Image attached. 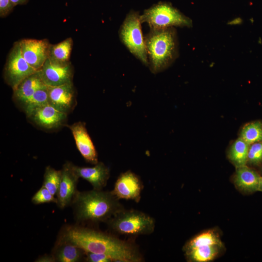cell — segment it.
<instances>
[{
	"mask_svg": "<svg viewBox=\"0 0 262 262\" xmlns=\"http://www.w3.org/2000/svg\"><path fill=\"white\" fill-rule=\"evenodd\" d=\"M240 137L249 145L262 141V123L255 121L246 124L242 128Z\"/></svg>",
	"mask_w": 262,
	"mask_h": 262,
	"instance_id": "cell-23",
	"label": "cell"
},
{
	"mask_svg": "<svg viewBox=\"0 0 262 262\" xmlns=\"http://www.w3.org/2000/svg\"><path fill=\"white\" fill-rule=\"evenodd\" d=\"M112 192L93 190L77 193L72 204L76 219L79 222L108 221L124 209Z\"/></svg>",
	"mask_w": 262,
	"mask_h": 262,
	"instance_id": "cell-2",
	"label": "cell"
},
{
	"mask_svg": "<svg viewBox=\"0 0 262 262\" xmlns=\"http://www.w3.org/2000/svg\"><path fill=\"white\" fill-rule=\"evenodd\" d=\"M45 85L37 71L24 79L13 90V98L23 107L36 90Z\"/></svg>",
	"mask_w": 262,
	"mask_h": 262,
	"instance_id": "cell-16",
	"label": "cell"
},
{
	"mask_svg": "<svg viewBox=\"0 0 262 262\" xmlns=\"http://www.w3.org/2000/svg\"><path fill=\"white\" fill-rule=\"evenodd\" d=\"M48 102L59 111L68 114L76 104L73 82L55 86H48Z\"/></svg>",
	"mask_w": 262,
	"mask_h": 262,
	"instance_id": "cell-13",
	"label": "cell"
},
{
	"mask_svg": "<svg viewBox=\"0 0 262 262\" xmlns=\"http://www.w3.org/2000/svg\"><path fill=\"white\" fill-rule=\"evenodd\" d=\"M44 83L48 86H55L72 82L73 67L71 62L59 64L49 58L38 70Z\"/></svg>",
	"mask_w": 262,
	"mask_h": 262,
	"instance_id": "cell-9",
	"label": "cell"
},
{
	"mask_svg": "<svg viewBox=\"0 0 262 262\" xmlns=\"http://www.w3.org/2000/svg\"><path fill=\"white\" fill-rule=\"evenodd\" d=\"M22 55L33 68L39 70L49 57L50 44L47 39H23L19 41Z\"/></svg>",
	"mask_w": 262,
	"mask_h": 262,
	"instance_id": "cell-8",
	"label": "cell"
},
{
	"mask_svg": "<svg viewBox=\"0 0 262 262\" xmlns=\"http://www.w3.org/2000/svg\"><path fill=\"white\" fill-rule=\"evenodd\" d=\"M53 255L57 262H77L82 260L85 252L71 244L58 241Z\"/></svg>",
	"mask_w": 262,
	"mask_h": 262,
	"instance_id": "cell-18",
	"label": "cell"
},
{
	"mask_svg": "<svg viewBox=\"0 0 262 262\" xmlns=\"http://www.w3.org/2000/svg\"><path fill=\"white\" fill-rule=\"evenodd\" d=\"M67 115L48 103L36 108L27 117L38 126L51 130L64 126Z\"/></svg>",
	"mask_w": 262,
	"mask_h": 262,
	"instance_id": "cell-12",
	"label": "cell"
},
{
	"mask_svg": "<svg viewBox=\"0 0 262 262\" xmlns=\"http://www.w3.org/2000/svg\"><path fill=\"white\" fill-rule=\"evenodd\" d=\"M143 187L138 176L129 170L119 175L112 192L118 199H131L138 202Z\"/></svg>",
	"mask_w": 262,
	"mask_h": 262,
	"instance_id": "cell-11",
	"label": "cell"
},
{
	"mask_svg": "<svg viewBox=\"0 0 262 262\" xmlns=\"http://www.w3.org/2000/svg\"><path fill=\"white\" fill-rule=\"evenodd\" d=\"M48 103V86L45 85L36 90L22 108L28 116L36 108Z\"/></svg>",
	"mask_w": 262,
	"mask_h": 262,
	"instance_id": "cell-24",
	"label": "cell"
},
{
	"mask_svg": "<svg viewBox=\"0 0 262 262\" xmlns=\"http://www.w3.org/2000/svg\"><path fill=\"white\" fill-rule=\"evenodd\" d=\"M58 241L74 245L85 252L102 254L113 262H140L143 257L132 243L105 233L78 226H68Z\"/></svg>",
	"mask_w": 262,
	"mask_h": 262,
	"instance_id": "cell-1",
	"label": "cell"
},
{
	"mask_svg": "<svg viewBox=\"0 0 262 262\" xmlns=\"http://www.w3.org/2000/svg\"><path fill=\"white\" fill-rule=\"evenodd\" d=\"M260 178L257 172L245 165L236 167L234 182L239 190L253 193L259 190Z\"/></svg>",
	"mask_w": 262,
	"mask_h": 262,
	"instance_id": "cell-17",
	"label": "cell"
},
{
	"mask_svg": "<svg viewBox=\"0 0 262 262\" xmlns=\"http://www.w3.org/2000/svg\"><path fill=\"white\" fill-rule=\"evenodd\" d=\"M32 201L35 204L49 202L57 203V198H55L54 195L42 185V187L33 196Z\"/></svg>",
	"mask_w": 262,
	"mask_h": 262,
	"instance_id": "cell-27",
	"label": "cell"
},
{
	"mask_svg": "<svg viewBox=\"0 0 262 262\" xmlns=\"http://www.w3.org/2000/svg\"><path fill=\"white\" fill-rule=\"evenodd\" d=\"M61 171V181L56 198L58 206L64 209L72 204L78 192L77 184L79 178L75 172L71 163H66Z\"/></svg>",
	"mask_w": 262,
	"mask_h": 262,
	"instance_id": "cell-10",
	"label": "cell"
},
{
	"mask_svg": "<svg viewBox=\"0 0 262 262\" xmlns=\"http://www.w3.org/2000/svg\"><path fill=\"white\" fill-rule=\"evenodd\" d=\"M86 260L89 262H110L113 260L109 256L98 253L85 252Z\"/></svg>",
	"mask_w": 262,
	"mask_h": 262,
	"instance_id": "cell-28",
	"label": "cell"
},
{
	"mask_svg": "<svg viewBox=\"0 0 262 262\" xmlns=\"http://www.w3.org/2000/svg\"><path fill=\"white\" fill-rule=\"evenodd\" d=\"M15 5H23L26 4L29 0H11Z\"/></svg>",
	"mask_w": 262,
	"mask_h": 262,
	"instance_id": "cell-31",
	"label": "cell"
},
{
	"mask_svg": "<svg viewBox=\"0 0 262 262\" xmlns=\"http://www.w3.org/2000/svg\"><path fill=\"white\" fill-rule=\"evenodd\" d=\"M141 15L130 11L124 19L119 31V36L130 51L146 66L149 65L148 56L141 30Z\"/></svg>",
	"mask_w": 262,
	"mask_h": 262,
	"instance_id": "cell-6",
	"label": "cell"
},
{
	"mask_svg": "<svg viewBox=\"0 0 262 262\" xmlns=\"http://www.w3.org/2000/svg\"><path fill=\"white\" fill-rule=\"evenodd\" d=\"M206 245H223L218 232L215 229H208L192 238L184 246V250Z\"/></svg>",
	"mask_w": 262,
	"mask_h": 262,
	"instance_id": "cell-21",
	"label": "cell"
},
{
	"mask_svg": "<svg viewBox=\"0 0 262 262\" xmlns=\"http://www.w3.org/2000/svg\"><path fill=\"white\" fill-rule=\"evenodd\" d=\"M36 71L22 55L19 41L15 42L8 55L3 69L5 82L14 90L24 79Z\"/></svg>",
	"mask_w": 262,
	"mask_h": 262,
	"instance_id": "cell-7",
	"label": "cell"
},
{
	"mask_svg": "<svg viewBox=\"0 0 262 262\" xmlns=\"http://www.w3.org/2000/svg\"><path fill=\"white\" fill-rule=\"evenodd\" d=\"M107 222L114 232L128 236L149 234L155 228V221L152 217L136 210L123 209Z\"/></svg>",
	"mask_w": 262,
	"mask_h": 262,
	"instance_id": "cell-4",
	"label": "cell"
},
{
	"mask_svg": "<svg viewBox=\"0 0 262 262\" xmlns=\"http://www.w3.org/2000/svg\"><path fill=\"white\" fill-rule=\"evenodd\" d=\"M249 146L250 145L240 137L231 145L229 158L236 167L246 165Z\"/></svg>",
	"mask_w": 262,
	"mask_h": 262,
	"instance_id": "cell-22",
	"label": "cell"
},
{
	"mask_svg": "<svg viewBox=\"0 0 262 262\" xmlns=\"http://www.w3.org/2000/svg\"><path fill=\"white\" fill-rule=\"evenodd\" d=\"M66 126L70 130L77 147L83 158L92 164H97L98 162L97 152L85 123L79 121Z\"/></svg>",
	"mask_w": 262,
	"mask_h": 262,
	"instance_id": "cell-14",
	"label": "cell"
},
{
	"mask_svg": "<svg viewBox=\"0 0 262 262\" xmlns=\"http://www.w3.org/2000/svg\"><path fill=\"white\" fill-rule=\"evenodd\" d=\"M15 6L11 0H0V17L3 18L7 16Z\"/></svg>",
	"mask_w": 262,
	"mask_h": 262,
	"instance_id": "cell-29",
	"label": "cell"
},
{
	"mask_svg": "<svg viewBox=\"0 0 262 262\" xmlns=\"http://www.w3.org/2000/svg\"><path fill=\"white\" fill-rule=\"evenodd\" d=\"M151 71L157 73L168 67L178 53V41L173 27L150 30L145 38Z\"/></svg>",
	"mask_w": 262,
	"mask_h": 262,
	"instance_id": "cell-3",
	"label": "cell"
},
{
	"mask_svg": "<svg viewBox=\"0 0 262 262\" xmlns=\"http://www.w3.org/2000/svg\"><path fill=\"white\" fill-rule=\"evenodd\" d=\"M73 169L79 177L88 181L94 189L101 190L107 184L110 177L108 167L102 162H98L93 167H80L73 164Z\"/></svg>",
	"mask_w": 262,
	"mask_h": 262,
	"instance_id": "cell-15",
	"label": "cell"
},
{
	"mask_svg": "<svg viewBox=\"0 0 262 262\" xmlns=\"http://www.w3.org/2000/svg\"><path fill=\"white\" fill-rule=\"evenodd\" d=\"M141 19L148 24L150 30L192 26L190 18L167 2H159L145 10Z\"/></svg>",
	"mask_w": 262,
	"mask_h": 262,
	"instance_id": "cell-5",
	"label": "cell"
},
{
	"mask_svg": "<svg viewBox=\"0 0 262 262\" xmlns=\"http://www.w3.org/2000/svg\"><path fill=\"white\" fill-rule=\"evenodd\" d=\"M61 170H56L50 166H47L45 169L43 186L54 196L57 193L61 181Z\"/></svg>",
	"mask_w": 262,
	"mask_h": 262,
	"instance_id": "cell-25",
	"label": "cell"
},
{
	"mask_svg": "<svg viewBox=\"0 0 262 262\" xmlns=\"http://www.w3.org/2000/svg\"><path fill=\"white\" fill-rule=\"evenodd\" d=\"M73 41L71 37H68L62 42L50 44L48 58L52 62L59 64H67L70 61Z\"/></svg>",
	"mask_w": 262,
	"mask_h": 262,
	"instance_id": "cell-20",
	"label": "cell"
},
{
	"mask_svg": "<svg viewBox=\"0 0 262 262\" xmlns=\"http://www.w3.org/2000/svg\"><path fill=\"white\" fill-rule=\"evenodd\" d=\"M262 162V141L250 145L247 163L258 164Z\"/></svg>",
	"mask_w": 262,
	"mask_h": 262,
	"instance_id": "cell-26",
	"label": "cell"
},
{
	"mask_svg": "<svg viewBox=\"0 0 262 262\" xmlns=\"http://www.w3.org/2000/svg\"><path fill=\"white\" fill-rule=\"evenodd\" d=\"M35 262H56L53 255H45L39 257Z\"/></svg>",
	"mask_w": 262,
	"mask_h": 262,
	"instance_id": "cell-30",
	"label": "cell"
},
{
	"mask_svg": "<svg viewBox=\"0 0 262 262\" xmlns=\"http://www.w3.org/2000/svg\"><path fill=\"white\" fill-rule=\"evenodd\" d=\"M259 191L262 192V177H261V178H260L259 190Z\"/></svg>",
	"mask_w": 262,
	"mask_h": 262,
	"instance_id": "cell-32",
	"label": "cell"
},
{
	"mask_svg": "<svg viewBox=\"0 0 262 262\" xmlns=\"http://www.w3.org/2000/svg\"><path fill=\"white\" fill-rule=\"evenodd\" d=\"M223 245H206L184 250L190 262H207L214 260L221 252Z\"/></svg>",
	"mask_w": 262,
	"mask_h": 262,
	"instance_id": "cell-19",
	"label": "cell"
}]
</instances>
